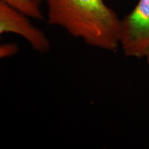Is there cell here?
Here are the masks:
<instances>
[{"instance_id":"cell-1","label":"cell","mask_w":149,"mask_h":149,"mask_svg":"<svg viewBox=\"0 0 149 149\" xmlns=\"http://www.w3.org/2000/svg\"><path fill=\"white\" fill-rule=\"evenodd\" d=\"M47 22L64 29L92 47L107 51L120 48L121 19L104 0H43Z\"/></svg>"},{"instance_id":"cell-4","label":"cell","mask_w":149,"mask_h":149,"mask_svg":"<svg viewBox=\"0 0 149 149\" xmlns=\"http://www.w3.org/2000/svg\"><path fill=\"white\" fill-rule=\"evenodd\" d=\"M25 14L29 17L37 20H43L44 16L40 6L34 0H0Z\"/></svg>"},{"instance_id":"cell-7","label":"cell","mask_w":149,"mask_h":149,"mask_svg":"<svg viewBox=\"0 0 149 149\" xmlns=\"http://www.w3.org/2000/svg\"><path fill=\"white\" fill-rule=\"evenodd\" d=\"M34 1H36V2H37L38 3H40L41 1H43V0H34Z\"/></svg>"},{"instance_id":"cell-5","label":"cell","mask_w":149,"mask_h":149,"mask_svg":"<svg viewBox=\"0 0 149 149\" xmlns=\"http://www.w3.org/2000/svg\"><path fill=\"white\" fill-rule=\"evenodd\" d=\"M19 52V47L15 43H6L0 46V57L1 59L10 57Z\"/></svg>"},{"instance_id":"cell-6","label":"cell","mask_w":149,"mask_h":149,"mask_svg":"<svg viewBox=\"0 0 149 149\" xmlns=\"http://www.w3.org/2000/svg\"><path fill=\"white\" fill-rule=\"evenodd\" d=\"M147 59V62H148V66H149V51L148 52V53H147V55H146V57H145Z\"/></svg>"},{"instance_id":"cell-2","label":"cell","mask_w":149,"mask_h":149,"mask_svg":"<svg viewBox=\"0 0 149 149\" xmlns=\"http://www.w3.org/2000/svg\"><path fill=\"white\" fill-rule=\"evenodd\" d=\"M120 47L127 57H146L149 51V0H139L121 19Z\"/></svg>"},{"instance_id":"cell-3","label":"cell","mask_w":149,"mask_h":149,"mask_svg":"<svg viewBox=\"0 0 149 149\" xmlns=\"http://www.w3.org/2000/svg\"><path fill=\"white\" fill-rule=\"evenodd\" d=\"M29 17L0 1V34L15 33L25 39L35 51L48 53L51 48V42L45 33L35 27Z\"/></svg>"}]
</instances>
